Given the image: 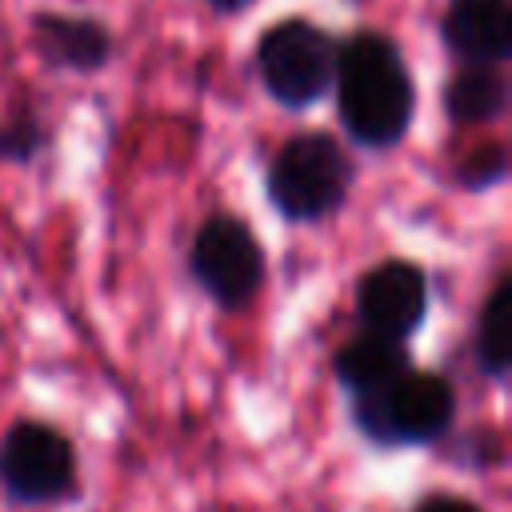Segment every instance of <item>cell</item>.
Returning a JSON list of instances; mask_svg holds the SVG:
<instances>
[{"label": "cell", "mask_w": 512, "mask_h": 512, "mask_svg": "<svg viewBox=\"0 0 512 512\" xmlns=\"http://www.w3.org/2000/svg\"><path fill=\"white\" fill-rule=\"evenodd\" d=\"M332 80L340 96V120L360 144L384 148L404 136L412 120V80L384 36H352L336 56Z\"/></svg>", "instance_id": "cell-1"}, {"label": "cell", "mask_w": 512, "mask_h": 512, "mask_svg": "<svg viewBox=\"0 0 512 512\" xmlns=\"http://www.w3.org/2000/svg\"><path fill=\"white\" fill-rule=\"evenodd\" d=\"M348 156L328 136H296L280 148L268 172V196L288 220H320L348 192Z\"/></svg>", "instance_id": "cell-2"}, {"label": "cell", "mask_w": 512, "mask_h": 512, "mask_svg": "<svg viewBox=\"0 0 512 512\" xmlns=\"http://www.w3.org/2000/svg\"><path fill=\"white\" fill-rule=\"evenodd\" d=\"M360 428L380 444L436 440L452 420V388L432 372H400L388 384L360 392Z\"/></svg>", "instance_id": "cell-3"}, {"label": "cell", "mask_w": 512, "mask_h": 512, "mask_svg": "<svg viewBox=\"0 0 512 512\" xmlns=\"http://www.w3.org/2000/svg\"><path fill=\"white\" fill-rule=\"evenodd\" d=\"M256 60H260V76L268 92L288 108H304L320 100L336 68L332 40L304 20H284L268 28L256 48Z\"/></svg>", "instance_id": "cell-4"}, {"label": "cell", "mask_w": 512, "mask_h": 512, "mask_svg": "<svg viewBox=\"0 0 512 512\" xmlns=\"http://www.w3.org/2000/svg\"><path fill=\"white\" fill-rule=\"evenodd\" d=\"M0 480L16 500H60L72 492L76 460L60 432L44 424H16L0 444Z\"/></svg>", "instance_id": "cell-5"}, {"label": "cell", "mask_w": 512, "mask_h": 512, "mask_svg": "<svg viewBox=\"0 0 512 512\" xmlns=\"http://www.w3.org/2000/svg\"><path fill=\"white\" fill-rule=\"evenodd\" d=\"M192 272L220 304L236 308L256 296L260 276H264V256L240 220L216 216L200 228L192 244Z\"/></svg>", "instance_id": "cell-6"}, {"label": "cell", "mask_w": 512, "mask_h": 512, "mask_svg": "<svg viewBox=\"0 0 512 512\" xmlns=\"http://www.w3.org/2000/svg\"><path fill=\"white\" fill-rule=\"evenodd\" d=\"M360 316L368 324V332H384V336H408L420 328L424 320V276L420 268L392 260L380 264L376 272L364 276L360 284Z\"/></svg>", "instance_id": "cell-7"}, {"label": "cell", "mask_w": 512, "mask_h": 512, "mask_svg": "<svg viewBox=\"0 0 512 512\" xmlns=\"http://www.w3.org/2000/svg\"><path fill=\"white\" fill-rule=\"evenodd\" d=\"M448 48L468 64H496L512 52L508 0H456L444 16Z\"/></svg>", "instance_id": "cell-8"}, {"label": "cell", "mask_w": 512, "mask_h": 512, "mask_svg": "<svg viewBox=\"0 0 512 512\" xmlns=\"http://www.w3.org/2000/svg\"><path fill=\"white\" fill-rule=\"evenodd\" d=\"M36 32V48L52 60V64H68V68H96L108 56V32L96 20L84 16H56L44 12L32 24Z\"/></svg>", "instance_id": "cell-9"}, {"label": "cell", "mask_w": 512, "mask_h": 512, "mask_svg": "<svg viewBox=\"0 0 512 512\" xmlns=\"http://www.w3.org/2000/svg\"><path fill=\"white\" fill-rule=\"evenodd\" d=\"M408 368V356L400 348L396 336L384 332H364L360 340L344 344L336 356V372L352 392H372L380 384H388L392 376H400Z\"/></svg>", "instance_id": "cell-10"}, {"label": "cell", "mask_w": 512, "mask_h": 512, "mask_svg": "<svg viewBox=\"0 0 512 512\" xmlns=\"http://www.w3.org/2000/svg\"><path fill=\"white\" fill-rule=\"evenodd\" d=\"M504 100H508V88L492 64H472L444 88V108L460 124H480V120L500 116Z\"/></svg>", "instance_id": "cell-11"}, {"label": "cell", "mask_w": 512, "mask_h": 512, "mask_svg": "<svg viewBox=\"0 0 512 512\" xmlns=\"http://www.w3.org/2000/svg\"><path fill=\"white\" fill-rule=\"evenodd\" d=\"M508 356H512V284L500 280V288L492 292V300L480 316V364L492 376H504Z\"/></svg>", "instance_id": "cell-12"}, {"label": "cell", "mask_w": 512, "mask_h": 512, "mask_svg": "<svg viewBox=\"0 0 512 512\" xmlns=\"http://www.w3.org/2000/svg\"><path fill=\"white\" fill-rule=\"evenodd\" d=\"M500 176H504V152H500V148L476 152L472 164L464 168V180H468V184H492V180H500Z\"/></svg>", "instance_id": "cell-13"}, {"label": "cell", "mask_w": 512, "mask_h": 512, "mask_svg": "<svg viewBox=\"0 0 512 512\" xmlns=\"http://www.w3.org/2000/svg\"><path fill=\"white\" fill-rule=\"evenodd\" d=\"M420 512H476L468 500H456V496H436V500H428Z\"/></svg>", "instance_id": "cell-14"}, {"label": "cell", "mask_w": 512, "mask_h": 512, "mask_svg": "<svg viewBox=\"0 0 512 512\" xmlns=\"http://www.w3.org/2000/svg\"><path fill=\"white\" fill-rule=\"evenodd\" d=\"M212 4H216V8H224V12H232V8H244L248 0H212Z\"/></svg>", "instance_id": "cell-15"}]
</instances>
